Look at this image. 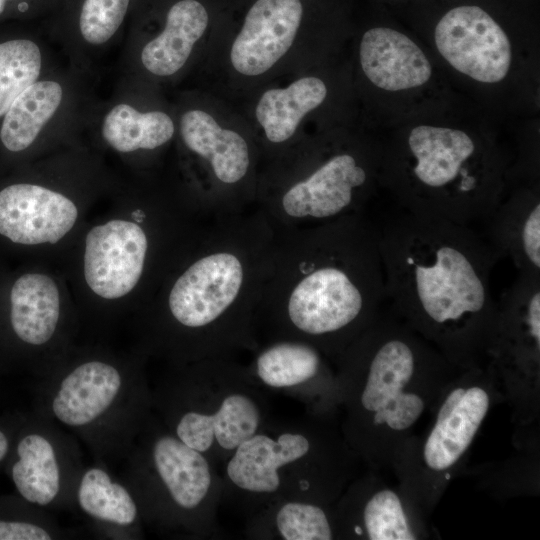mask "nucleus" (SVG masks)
Listing matches in <instances>:
<instances>
[{"label": "nucleus", "mask_w": 540, "mask_h": 540, "mask_svg": "<svg viewBox=\"0 0 540 540\" xmlns=\"http://www.w3.org/2000/svg\"><path fill=\"white\" fill-rule=\"evenodd\" d=\"M487 344L502 359L535 364L540 352V276L520 274L496 302Z\"/></svg>", "instance_id": "obj_18"}, {"label": "nucleus", "mask_w": 540, "mask_h": 540, "mask_svg": "<svg viewBox=\"0 0 540 540\" xmlns=\"http://www.w3.org/2000/svg\"><path fill=\"white\" fill-rule=\"evenodd\" d=\"M44 512L18 494L0 496V540L59 538V529Z\"/></svg>", "instance_id": "obj_31"}, {"label": "nucleus", "mask_w": 540, "mask_h": 540, "mask_svg": "<svg viewBox=\"0 0 540 540\" xmlns=\"http://www.w3.org/2000/svg\"><path fill=\"white\" fill-rule=\"evenodd\" d=\"M341 450L307 420H270L222 463V502L247 516L280 500L327 504L343 476Z\"/></svg>", "instance_id": "obj_6"}, {"label": "nucleus", "mask_w": 540, "mask_h": 540, "mask_svg": "<svg viewBox=\"0 0 540 540\" xmlns=\"http://www.w3.org/2000/svg\"><path fill=\"white\" fill-rule=\"evenodd\" d=\"M208 25V13L196 0H181L168 11L163 31L142 48L144 68L156 76H171L187 62Z\"/></svg>", "instance_id": "obj_25"}, {"label": "nucleus", "mask_w": 540, "mask_h": 540, "mask_svg": "<svg viewBox=\"0 0 540 540\" xmlns=\"http://www.w3.org/2000/svg\"><path fill=\"white\" fill-rule=\"evenodd\" d=\"M18 8L21 10V11H25L27 8H28V5L26 3H21Z\"/></svg>", "instance_id": "obj_35"}, {"label": "nucleus", "mask_w": 540, "mask_h": 540, "mask_svg": "<svg viewBox=\"0 0 540 540\" xmlns=\"http://www.w3.org/2000/svg\"><path fill=\"white\" fill-rule=\"evenodd\" d=\"M384 299L377 230L364 214L277 231L256 312L257 338L304 341L337 359Z\"/></svg>", "instance_id": "obj_1"}, {"label": "nucleus", "mask_w": 540, "mask_h": 540, "mask_svg": "<svg viewBox=\"0 0 540 540\" xmlns=\"http://www.w3.org/2000/svg\"><path fill=\"white\" fill-rule=\"evenodd\" d=\"M75 203L60 192L32 183L0 189V237L12 244H55L75 225Z\"/></svg>", "instance_id": "obj_16"}, {"label": "nucleus", "mask_w": 540, "mask_h": 540, "mask_svg": "<svg viewBox=\"0 0 540 540\" xmlns=\"http://www.w3.org/2000/svg\"><path fill=\"white\" fill-rule=\"evenodd\" d=\"M349 527V532L365 534L370 540L416 539L398 495L389 489L379 490L368 498L362 507L360 521Z\"/></svg>", "instance_id": "obj_30"}, {"label": "nucleus", "mask_w": 540, "mask_h": 540, "mask_svg": "<svg viewBox=\"0 0 540 540\" xmlns=\"http://www.w3.org/2000/svg\"><path fill=\"white\" fill-rule=\"evenodd\" d=\"M14 433V416L0 418V470L9 456Z\"/></svg>", "instance_id": "obj_33"}, {"label": "nucleus", "mask_w": 540, "mask_h": 540, "mask_svg": "<svg viewBox=\"0 0 540 540\" xmlns=\"http://www.w3.org/2000/svg\"><path fill=\"white\" fill-rule=\"evenodd\" d=\"M72 440L38 412L14 416L11 450L3 469L16 494L43 509L75 505L83 466Z\"/></svg>", "instance_id": "obj_11"}, {"label": "nucleus", "mask_w": 540, "mask_h": 540, "mask_svg": "<svg viewBox=\"0 0 540 540\" xmlns=\"http://www.w3.org/2000/svg\"><path fill=\"white\" fill-rule=\"evenodd\" d=\"M123 482L143 523L185 539H219V468L172 434L151 412L124 458Z\"/></svg>", "instance_id": "obj_7"}, {"label": "nucleus", "mask_w": 540, "mask_h": 540, "mask_svg": "<svg viewBox=\"0 0 540 540\" xmlns=\"http://www.w3.org/2000/svg\"><path fill=\"white\" fill-rule=\"evenodd\" d=\"M338 151L311 163L301 175L259 196V208L276 231L364 214L373 181V159Z\"/></svg>", "instance_id": "obj_10"}, {"label": "nucleus", "mask_w": 540, "mask_h": 540, "mask_svg": "<svg viewBox=\"0 0 540 540\" xmlns=\"http://www.w3.org/2000/svg\"><path fill=\"white\" fill-rule=\"evenodd\" d=\"M385 298L409 326L466 360L488 343L499 261L469 226L404 212L377 230Z\"/></svg>", "instance_id": "obj_3"}, {"label": "nucleus", "mask_w": 540, "mask_h": 540, "mask_svg": "<svg viewBox=\"0 0 540 540\" xmlns=\"http://www.w3.org/2000/svg\"><path fill=\"white\" fill-rule=\"evenodd\" d=\"M435 359L408 328L377 317L337 358L340 400L348 409L352 441L369 422L394 431L410 428L424 400L406 391L415 374Z\"/></svg>", "instance_id": "obj_9"}, {"label": "nucleus", "mask_w": 540, "mask_h": 540, "mask_svg": "<svg viewBox=\"0 0 540 540\" xmlns=\"http://www.w3.org/2000/svg\"><path fill=\"white\" fill-rule=\"evenodd\" d=\"M502 174L492 149L463 130L430 125L412 128L385 167L407 212L466 226L483 222L503 199Z\"/></svg>", "instance_id": "obj_4"}, {"label": "nucleus", "mask_w": 540, "mask_h": 540, "mask_svg": "<svg viewBox=\"0 0 540 540\" xmlns=\"http://www.w3.org/2000/svg\"><path fill=\"white\" fill-rule=\"evenodd\" d=\"M60 293L48 275L26 272L11 283L6 326L17 345L40 348L52 341L60 322Z\"/></svg>", "instance_id": "obj_22"}, {"label": "nucleus", "mask_w": 540, "mask_h": 540, "mask_svg": "<svg viewBox=\"0 0 540 540\" xmlns=\"http://www.w3.org/2000/svg\"><path fill=\"white\" fill-rule=\"evenodd\" d=\"M359 57L366 77L386 91L422 86L432 74V66L419 46L405 34L387 27L364 33Z\"/></svg>", "instance_id": "obj_20"}, {"label": "nucleus", "mask_w": 540, "mask_h": 540, "mask_svg": "<svg viewBox=\"0 0 540 540\" xmlns=\"http://www.w3.org/2000/svg\"><path fill=\"white\" fill-rule=\"evenodd\" d=\"M277 239L259 209L210 219L170 281L155 320L157 351L180 365L253 353L255 318Z\"/></svg>", "instance_id": "obj_2"}, {"label": "nucleus", "mask_w": 540, "mask_h": 540, "mask_svg": "<svg viewBox=\"0 0 540 540\" xmlns=\"http://www.w3.org/2000/svg\"><path fill=\"white\" fill-rule=\"evenodd\" d=\"M246 365L251 378L266 392L301 402L310 416H321L340 400L337 377L316 346L294 339L259 343Z\"/></svg>", "instance_id": "obj_12"}, {"label": "nucleus", "mask_w": 540, "mask_h": 540, "mask_svg": "<svg viewBox=\"0 0 540 540\" xmlns=\"http://www.w3.org/2000/svg\"><path fill=\"white\" fill-rule=\"evenodd\" d=\"M43 55L37 43L14 39L0 43V117L14 100L39 80Z\"/></svg>", "instance_id": "obj_29"}, {"label": "nucleus", "mask_w": 540, "mask_h": 540, "mask_svg": "<svg viewBox=\"0 0 540 540\" xmlns=\"http://www.w3.org/2000/svg\"><path fill=\"white\" fill-rule=\"evenodd\" d=\"M489 395L479 386L454 389L442 403L423 448L428 468L452 467L472 443L489 409Z\"/></svg>", "instance_id": "obj_21"}, {"label": "nucleus", "mask_w": 540, "mask_h": 540, "mask_svg": "<svg viewBox=\"0 0 540 540\" xmlns=\"http://www.w3.org/2000/svg\"><path fill=\"white\" fill-rule=\"evenodd\" d=\"M36 412L83 441L99 462L124 459L152 412L140 368L91 358L41 382Z\"/></svg>", "instance_id": "obj_8"}, {"label": "nucleus", "mask_w": 540, "mask_h": 540, "mask_svg": "<svg viewBox=\"0 0 540 540\" xmlns=\"http://www.w3.org/2000/svg\"><path fill=\"white\" fill-rule=\"evenodd\" d=\"M64 97L60 82L37 80L26 88L4 114L0 140L8 151L29 148L59 110Z\"/></svg>", "instance_id": "obj_27"}, {"label": "nucleus", "mask_w": 540, "mask_h": 540, "mask_svg": "<svg viewBox=\"0 0 540 540\" xmlns=\"http://www.w3.org/2000/svg\"><path fill=\"white\" fill-rule=\"evenodd\" d=\"M434 38L441 56L478 82H500L510 69L512 50L506 33L478 6L449 10L436 25Z\"/></svg>", "instance_id": "obj_14"}, {"label": "nucleus", "mask_w": 540, "mask_h": 540, "mask_svg": "<svg viewBox=\"0 0 540 540\" xmlns=\"http://www.w3.org/2000/svg\"><path fill=\"white\" fill-rule=\"evenodd\" d=\"M325 83L314 76L296 80L286 88L270 89L261 96L255 110L257 121L272 144L288 141L301 119L326 98Z\"/></svg>", "instance_id": "obj_26"}, {"label": "nucleus", "mask_w": 540, "mask_h": 540, "mask_svg": "<svg viewBox=\"0 0 540 540\" xmlns=\"http://www.w3.org/2000/svg\"><path fill=\"white\" fill-rule=\"evenodd\" d=\"M174 131L173 120L165 112H141L127 103L114 105L101 125L104 141L121 153L157 149L171 140Z\"/></svg>", "instance_id": "obj_28"}, {"label": "nucleus", "mask_w": 540, "mask_h": 540, "mask_svg": "<svg viewBox=\"0 0 540 540\" xmlns=\"http://www.w3.org/2000/svg\"><path fill=\"white\" fill-rule=\"evenodd\" d=\"M244 535L258 540H331L336 534L326 504L286 499L247 516Z\"/></svg>", "instance_id": "obj_24"}, {"label": "nucleus", "mask_w": 540, "mask_h": 540, "mask_svg": "<svg viewBox=\"0 0 540 540\" xmlns=\"http://www.w3.org/2000/svg\"><path fill=\"white\" fill-rule=\"evenodd\" d=\"M74 503L103 531L121 538H139L143 520L138 503L123 482L112 477L103 465L83 467L78 478Z\"/></svg>", "instance_id": "obj_23"}, {"label": "nucleus", "mask_w": 540, "mask_h": 540, "mask_svg": "<svg viewBox=\"0 0 540 540\" xmlns=\"http://www.w3.org/2000/svg\"><path fill=\"white\" fill-rule=\"evenodd\" d=\"M7 1L8 0H0V14L4 11Z\"/></svg>", "instance_id": "obj_34"}, {"label": "nucleus", "mask_w": 540, "mask_h": 540, "mask_svg": "<svg viewBox=\"0 0 540 540\" xmlns=\"http://www.w3.org/2000/svg\"><path fill=\"white\" fill-rule=\"evenodd\" d=\"M302 14L300 0H257L231 47L234 69L247 76L269 70L292 46Z\"/></svg>", "instance_id": "obj_17"}, {"label": "nucleus", "mask_w": 540, "mask_h": 540, "mask_svg": "<svg viewBox=\"0 0 540 540\" xmlns=\"http://www.w3.org/2000/svg\"><path fill=\"white\" fill-rule=\"evenodd\" d=\"M483 224V238L499 260L510 259L520 274L540 276V200L536 191L526 189L502 199Z\"/></svg>", "instance_id": "obj_19"}, {"label": "nucleus", "mask_w": 540, "mask_h": 540, "mask_svg": "<svg viewBox=\"0 0 540 540\" xmlns=\"http://www.w3.org/2000/svg\"><path fill=\"white\" fill-rule=\"evenodd\" d=\"M152 412L218 468L270 420L268 394L235 357L172 365L151 387Z\"/></svg>", "instance_id": "obj_5"}, {"label": "nucleus", "mask_w": 540, "mask_h": 540, "mask_svg": "<svg viewBox=\"0 0 540 540\" xmlns=\"http://www.w3.org/2000/svg\"><path fill=\"white\" fill-rule=\"evenodd\" d=\"M142 222L114 219L94 226L87 233L84 278L99 297L119 299L141 281L151 246Z\"/></svg>", "instance_id": "obj_15"}, {"label": "nucleus", "mask_w": 540, "mask_h": 540, "mask_svg": "<svg viewBox=\"0 0 540 540\" xmlns=\"http://www.w3.org/2000/svg\"><path fill=\"white\" fill-rule=\"evenodd\" d=\"M130 0H84L79 17L82 38L90 45L108 42L121 26Z\"/></svg>", "instance_id": "obj_32"}, {"label": "nucleus", "mask_w": 540, "mask_h": 540, "mask_svg": "<svg viewBox=\"0 0 540 540\" xmlns=\"http://www.w3.org/2000/svg\"><path fill=\"white\" fill-rule=\"evenodd\" d=\"M180 135L185 147L209 168L215 195L213 218L248 211V197L241 185L247 183L252 157L246 139L238 132L219 126L207 112L186 111L180 119Z\"/></svg>", "instance_id": "obj_13"}]
</instances>
